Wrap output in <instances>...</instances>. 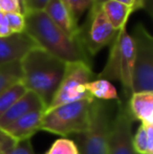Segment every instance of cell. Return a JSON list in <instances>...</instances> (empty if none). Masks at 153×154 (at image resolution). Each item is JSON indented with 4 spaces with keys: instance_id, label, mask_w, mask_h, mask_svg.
<instances>
[{
    "instance_id": "1",
    "label": "cell",
    "mask_w": 153,
    "mask_h": 154,
    "mask_svg": "<svg viewBox=\"0 0 153 154\" xmlns=\"http://www.w3.org/2000/svg\"><path fill=\"white\" fill-rule=\"evenodd\" d=\"M25 17V32L39 47L55 56L64 63L84 62L92 66L91 57L87 54L78 37H70L57 26L43 11L29 12Z\"/></svg>"
},
{
    "instance_id": "2",
    "label": "cell",
    "mask_w": 153,
    "mask_h": 154,
    "mask_svg": "<svg viewBox=\"0 0 153 154\" xmlns=\"http://www.w3.org/2000/svg\"><path fill=\"white\" fill-rule=\"evenodd\" d=\"M66 63L41 47H35L20 60L21 83L39 97L45 110L50 106L65 71Z\"/></svg>"
},
{
    "instance_id": "3",
    "label": "cell",
    "mask_w": 153,
    "mask_h": 154,
    "mask_svg": "<svg viewBox=\"0 0 153 154\" xmlns=\"http://www.w3.org/2000/svg\"><path fill=\"white\" fill-rule=\"evenodd\" d=\"M118 104V100L115 102L93 100L88 128L82 133L74 135L80 154H105Z\"/></svg>"
},
{
    "instance_id": "4",
    "label": "cell",
    "mask_w": 153,
    "mask_h": 154,
    "mask_svg": "<svg viewBox=\"0 0 153 154\" xmlns=\"http://www.w3.org/2000/svg\"><path fill=\"white\" fill-rule=\"evenodd\" d=\"M93 100V97H87L46 109L43 113L41 130L61 136L84 132L89 125L90 108Z\"/></svg>"
},
{
    "instance_id": "5",
    "label": "cell",
    "mask_w": 153,
    "mask_h": 154,
    "mask_svg": "<svg viewBox=\"0 0 153 154\" xmlns=\"http://www.w3.org/2000/svg\"><path fill=\"white\" fill-rule=\"evenodd\" d=\"M130 36L134 44L132 93L153 92V38L143 24H137Z\"/></svg>"
},
{
    "instance_id": "6",
    "label": "cell",
    "mask_w": 153,
    "mask_h": 154,
    "mask_svg": "<svg viewBox=\"0 0 153 154\" xmlns=\"http://www.w3.org/2000/svg\"><path fill=\"white\" fill-rule=\"evenodd\" d=\"M96 77L91 65L84 62L66 63L62 81L47 109L91 97L86 91L85 85L96 79Z\"/></svg>"
},
{
    "instance_id": "7",
    "label": "cell",
    "mask_w": 153,
    "mask_h": 154,
    "mask_svg": "<svg viewBox=\"0 0 153 154\" xmlns=\"http://www.w3.org/2000/svg\"><path fill=\"white\" fill-rule=\"evenodd\" d=\"M118 31L109 23L102 8L92 5L89 8L85 23L79 26V39L90 57L112 43Z\"/></svg>"
},
{
    "instance_id": "8",
    "label": "cell",
    "mask_w": 153,
    "mask_h": 154,
    "mask_svg": "<svg viewBox=\"0 0 153 154\" xmlns=\"http://www.w3.org/2000/svg\"><path fill=\"white\" fill-rule=\"evenodd\" d=\"M128 99L118 100V109L109 132L105 154H137L132 142V123Z\"/></svg>"
},
{
    "instance_id": "9",
    "label": "cell",
    "mask_w": 153,
    "mask_h": 154,
    "mask_svg": "<svg viewBox=\"0 0 153 154\" xmlns=\"http://www.w3.org/2000/svg\"><path fill=\"white\" fill-rule=\"evenodd\" d=\"M35 47L39 46L25 32L8 37H0V67L20 61L25 54Z\"/></svg>"
},
{
    "instance_id": "10",
    "label": "cell",
    "mask_w": 153,
    "mask_h": 154,
    "mask_svg": "<svg viewBox=\"0 0 153 154\" xmlns=\"http://www.w3.org/2000/svg\"><path fill=\"white\" fill-rule=\"evenodd\" d=\"M134 61V44L126 29L120 31V81L126 99L132 94L131 79Z\"/></svg>"
},
{
    "instance_id": "11",
    "label": "cell",
    "mask_w": 153,
    "mask_h": 154,
    "mask_svg": "<svg viewBox=\"0 0 153 154\" xmlns=\"http://www.w3.org/2000/svg\"><path fill=\"white\" fill-rule=\"evenodd\" d=\"M44 111L45 109L32 110L25 116L18 119L16 122L11 124L3 130V132L8 134L16 142L31 140L32 136L41 131V123Z\"/></svg>"
},
{
    "instance_id": "12",
    "label": "cell",
    "mask_w": 153,
    "mask_h": 154,
    "mask_svg": "<svg viewBox=\"0 0 153 154\" xmlns=\"http://www.w3.org/2000/svg\"><path fill=\"white\" fill-rule=\"evenodd\" d=\"M35 109H45V108L38 95L27 90L0 118V130L3 131L11 124L16 122L21 116Z\"/></svg>"
},
{
    "instance_id": "13",
    "label": "cell",
    "mask_w": 153,
    "mask_h": 154,
    "mask_svg": "<svg viewBox=\"0 0 153 154\" xmlns=\"http://www.w3.org/2000/svg\"><path fill=\"white\" fill-rule=\"evenodd\" d=\"M43 12L46 16L70 37H78L79 35V24L72 19L69 12L65 8L61 0H49Z\"/></svg>"
},
{
    "instance_id": "14",
    "label": "cell",
    "mask_w": 153,
    "mask_h": 154,
    "mask_svg": "<svg viewBox=\"0 0 153 154\" xmlns=\"http://www.w3.org/2000/svg\"><path fill=\"white\" fill-rule=\"evenodd\" d=\"M129 110L134 120L153 125V92H134L128 99Z\"/></svg>"
},
{
    "instance_id": "15",
    "label": "cell",
    "mask_w": 153,
    "mask_h": 154,
    "mask_svg": "<svg viewBox=\"0 0 153 154\" xmlns=\"http://www.w3.org/2000/svg\"><path fill=\"white\" fill-rule=\"evenodd\" d=\"M106 18L109 23L112 25L115 31L120 32L121 29H126L130 16L133 14L132 10L129 6L116 1V0H107L101 5Z\"/></svg>"
},
{
    "instance_id": "16",
    "label": "cell",
    "mask_w": 153,
    "mask_h": 154,
    "mask_svg": "<svg viewBox=\"0 0 153 154\" xmlns=\"http://www.w3.org/2000/svg\"><path fill=\"white\" fill-rule=\"evenodd\" d=\"M96 78L107 80L109 82L118 80L120 81V32L110 44V51L106 65Z\"/></svg>"
},
{
    "instance_id": "17",
    "label": "cell",
    "mask_w": 153,
    "mask_h": 154,
    "mask_svg": "<svg viewBox=\"0 0 153 154\" xmlns=\"http://www.w3.org/2000/svg\"><path fill=\"white\" fill-rule=\"evenodd\" d=\"M88 94L96 100L101 101H118L120 100L115 87L111 82L104 79H94L85 85Z\"/></svg>"
},
{
    "instance_id": "18",
    "label": "cell",
    "mask_w": 153,
    "mask_h": 154,
    "mask_svg": "<svg viewBox=\"0 0 153 154\" xmlns=\"http://www.w3.org/2000/svg\"><path fill=\"white\" fill-rule=\"evenodd\" d=\"M132 142L137 154H153V125L141 124Z\"/></svg>"
},
{
    "instance_id": "19",
    "label": "cell",
    "mask_w": 153,
    "mask_h": 154,
    "mask_svg": "<svg viewBox=\"0 0 153 154\" xmlns=\"http://www.w3.org/2000/svg\"><path fill=\"white\" fill-rule=\"evenodd\" d=\"M26 88L24 87L21 81L11 85L5 90L0 93V118L4 114V112L15 103L18 99H20L25 92Z\"/></svg>"
},
{
    "instance_id": "20",
    "label": "cell",
    "mask_w": 153,
    "mask_h": 154,
    "mask_svg": "<svg viewBox=\"0 0 153 154\" xmlns=\"http://www.w3.org/2000/svg\"><path fill=\"white\" fill-rule=\"evenodd\" d=\"M19 81H21L20 61L8 63L0 67V93Z\"/></svg>"
},
{
    "instance_id": "21",
    "label": "cell",
    "mask_w": 153,
    "mask_h": 154,
    "mask_svg": "<svg viewBox=\"0 0 153 154\" xmlns=\"http://www.w3.org/2000/svg\"><path fill=\"white\" fill-rule=\"evenodd\" d=\"M61 1L67 8L72 19L78 23L82 15L91 8L94 0H61Z\"/></svg>"
},
{
    "instance_id": "22",
    "label": "cell",
    "mask_w": 153,
    "mask_h": 154,
    "mask_svg": "<svg viewBox=\"0 0 153 154\" xmlns=\"http://www.w3.org/2000/svg\"><path fill=\"white\" fill-rule=\"evenodd\" d=\"M46 154H80L77 144L70 138H59L55 140Z\"/></svg>"
},
{
    "instance_id": "23",
    "label": "cell",
    "mask_w": 153,
    "mask_h": 154,
    "mask_svg": "<svg viewBox=\"0 0 153 154\" xmlns=\"http://www.w3.org/2000/svg\"><path fill=\"white\" fill-rule=\"evenodd\" d=\"M5 17L12 34L24 32L25 17L22 13H8V14H5Z\"/></svg>"
},
{
    "instance_id": "24",
    "label": "cell",
    "mask_w": 153,
    "mask_h": 154,
    "mask_svg": "<svg viewBox=\"0 0 153 154\" xmlns=\"http://www.w3.org/2000/svg\"><path fill=\"white\" fill-rule=\"evenodd\" d=\"M6 154H37L34 151L32 146L31 140H19L15 144V146L12 148V150L8 151Z\"/></svg>"
},
{
    "instance_id": "25",
    "label": "cell",
    "mask_w": 153,
    "mask_h": 154,
    "mask_svg": "<svg viewBox=\"0 0 153 154\" xmlns=\"http://www.w3.org/2000/svg\"><path fill=\"white\" fill-rule=\"evenodd\" d=\"M23 1V15L29 12L43 11L49 0H22Z\"/></svg>"
},
{
    "instance_id": "26",
    "label": "cell",
    "mask_w": 153,
    "mask_h": 154,
    "mask_svg": "<svg viewBox=\"0 0 153 154\" xmlns=\"http://www.w3.org/2000/svg\"><path fill=\"white\" fill-rule=\"evenodd\" d=\"M0 10L4 14L22 13V8L19 0H0Z\"/></svg>"
},
{
    "instance_id": "27",
    "label": "cell",
    "mask_w": 153,
    "mask_h": 154,
    "mask_svg": "<svg viewBox=\"0 0 153 154\" xmlns=\"http://www.w3.org/2000/svg\"><path fill=\"white\" fill-rule=\"evenodd\" d=\"M16 143L17 142L14 138L0 130V154H6L8 151H11Z\"/></svg>"
},
{
    "instance_id": "28",
    "label": "cell",
    "mask_w": 153,
    "mask_h": 154,
    "mask_svg": "<svg viewBox=\"0 0 153 154\" xmlns=\"http://www.w3.org/2000/svg\"><path fill=\"white\" fill-rule=\"evenodd\" d=\"M116 1L129 6V8L132 10L133 13H134L135 11L145 8V6H146V0H116Z\"/></svg>"
},
{
    "instance_id": "29",
    "label": "cell",
    "mask_w": 153,
    "mask_h": 154,
    "mask_svg": "<svg viewBox=\"0 0 153 154\" xmlns=\"http://www.w3.org/2000/svg\"><path fill=\"white\" fill-rule=\"evenodd\" d=\"M12 34L10 27L8 24V20H6V17L4 13L0 14V37H8Z\"/></svg>"
},
{
    "instance_id": "30",
    "label": "cell",
    "mask_w": 153,
    "mask_h": 154,
    "mask_svg": "<svg viewBox=\"0 0 153 154\" xmlns=\"http://www.w3.org/2000/svg\"><path fill=\"white\" fill-rule=\"evenodd\" d=\"M105 1H107V0H94V2H93V4H92V5H94V6H100V5H102V3H104Z\"/></svg>"
},
{
    "instance_id": "31",
    "label": "cell",
    "mask_w": 153,
    "mask_h": 154,
    "mask_svg": "<svg viewBox=\"0 0 153 154\" xmlns=\"http://www.w3.org/2000/svg\"><path fill=\"white\" fill-rule=\"evenodd\" d=\"M20 1V4H21V8H22V13H23V1L22 0H19Z\"/></svg>"
},
{
    "instance_id": "32",
    "label": "cell",
    "mask_w": 153,
    "mask_h": 154,
    "mask_svg": "<svg viewBox=\"0 0 153 154\" xmlns=\"http://www.w3.org/2000/svg\"><path fill=\"white\" fill-rule=\"evenodd\" d=\"M1 13H2V12H1V10H0V14H1Z\"/></svg>"
}]
</instances>
